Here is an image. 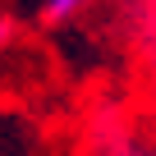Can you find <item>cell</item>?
<instances>
[{
	"label": "cell",
	"mask_w": 156,
	"mask_h": 156,
	"mask_svg": "<svg viewBox=\"0 0 156 156\" xmlns=\"http://www.w3.org/2000/svg\"><path fill=\"white\" fill-rule=\"evenodd\" d=\"M5 46H9V23L0 19V55H5Z\"/></svg>",
	"instance_id": "2"
},
{
	"label": "cell",
	"mask_w": 156,
	"mask_h": 156,
	"mask_svg": "<svg viewBox=\"0 0 156 156\" xmlns=\"http://www.w3.org/2000/svg\"><path fill=\"white\" fill-rule=\"evenodd\" d=\"M87 5H92V0H41V19L46 23H64L78 9H87Z\"/></svg>",
	"instance_id": "1"
}]
</instances>
